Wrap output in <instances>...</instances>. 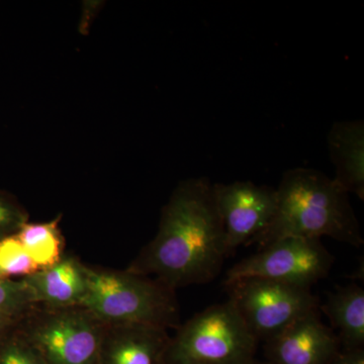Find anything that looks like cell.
I'll return each mask as SVG.
<instances>
[{"label":"cell","mask_w":364,"mask_h":364,"mask_svg":"<svg viewBox=\"0 0 364 364\" xmlns=\"http://www.w3.org/2000/svg\"><path fill=\"white\" fill-rule=\"evenodd\" d=\"M104 339L90 316L72 312L50 318L26 342L45 364H98Z\"/></svg>","instance_id":"obj_8"},{"label":"cell","mask_w":364,"mask_h":364,"mask_svg":"<svg viewBox=\"0 0 364 364\" xmlns=\"http://www.w3.org/2000/svg\"><path fill=\"white\" fill-rule=\"evenodd\" d=\"M258 343L228 299L183 326L170 345L168 364H252Z\"/></svg>","instance_id":"obj_4"},{"label":"cell","mask_w":364,"mask_h":364,"mask_svg":"<svg viewBox=\"0 0 364 364\" xmlns=\"http://www.w3.org/2000/svg\"><path fill=\"white\" fill-rule=\"evenodd\" d=\"M252 364H272L268 363V361H259V360H255Z\"/></svg>","instance_id":"obj_20"},{"label":"cell","mask_w":364,"mask_h":364,"mask_svg":"<svg viewBox=\"0 0 364 364\" xmlns=\"http://www.w3.org/2000/svg\"><path fill=\"white\" fill-rule=\"evenodd\" d=\"M334 260L321 239L284 237L230 268L224 284L256 277L311 289L329 275Z\"/></svg>","instance_id":"obj_6"},{"label":"cell","mask_w":364,"mask_h":364,"mask_svg":"<svg viewBox=\"0 0 364 364\" xmlns=\"http://www.w3.org/2000/svg\"><path fill=\"white\" fill-rule=\"evenodd\" d=\"M23 280L33 303L44 301L59 306L80 305L86 291L85 267L69 258Z\"/></svg>","instance_id":"obj_12"},{"label":"cell","mask_w":364,"mask_h":364,"mask_svg":"<svg viewBox=\"0 0 364 364\" xmlns=\"http://www.w3.org/2000/svg\"><path fill=\"white\" fill-rule=\"evenodd\" d=\"M214 195L229 257L239 246L252 243L272 222L277 189L251 181H235L214 183Z\"/></svg>","instance_id":"obj_7"},{"label":"cell","mask_w":364,"mask_h":364,"mask_svg":"<svg viewBox=\"0 0 364 364\" xmlns=\"http://www.w3.org/2000/svg\"><path fill=\"white\" fill-rule=\"evenodd\" d=\"M328 149L335 168L333 181L347 193L364 200L363 121H342L328 134Z\"/></svg>","instance_id":"obj_11"},{"label":"cell","mask_w":364,"mask_h":364,"mask_svg":"<svg viewBox=\"0 0 364 364\" xmlns=\"http://www.w3.org/2000/svg\"><path fill=\"white\" fill-rule=\"evenodd\" d=\"M32 303L23 280L14 282L0 279V313L4 316L14 315Z\"/></svg>","instance_id":"obj_16"},{"label":"cell","mask_w":364,"mask_h":364,"mask_svg":"<svg viewBox=\"0 0 364 364\" xmlns=\"http://www.w3.org/2000/svg\"><path fill=\"white\" fill-rule=\"evenodd\" d=\"M0 364H45L26 341H11L0 346Z\"/></svg>","instance_id":"obj_18"},{"label":"cell","mask_w":364,"mask_h":364,"mask_svg":"<svg viewBox=\"0 0 364 364\" xmlns=\"http://www.w3.org/2000/svg\"><path fill=\"white\" fill-rule=\"evenodd\" d=\"M86 291L80 306L95 317L127 326L164 328L176 322V305L170 287L121 273L85 267Z\"/></svg>","instance_id":"obj_3"},{"label":"cell","mask_w":364,"mask_h":364,"mask_svg":"<svg viewBox=\"0 0 364 364\" xmlns=\"http://www.w3.org/2000/svg\"><path fill=\"white\" fill-rule=\"evenodd\" d=\"M228 257L214 183L207 177L182 181L163 208L159 231L136 265L170 287L207 284Z\"/></svg>","instance_id":"obj_1"},{"label":"cell","mask_w":364,"mask_h":364,"mask_svg":"<svg viewBox=\"0 0 364 364\" xmlns=\"http://www.w3.org/2000/svg\"><path fill=\"white\" fill-rule=\"evenodd\" d=\"M275 189L274 215L252 243L262 248L284 237H330L354 247L363 245L348 193L323 172L303 167L289 170Z\"/></svg>","instance_id":"obj_2"},{"label":"cell","mask_w":364,"mask_h":364,"mask_svg":"<svg viewBox=\"0 0 364 364\" xmlns=\"http://www.w3.org/2000/svg\"><path fill=\"white\" fill-rule=\"evenodd\" d=\"M226 287L229 301L258 341H267L298 318L320 310V301L309 287L256 277Z\"/></svg>","instance_id":"obj_5"},{"label":"cell","mask_w":364,"mask_h":364,"mask_svg":"<svg viewBox=\"0 0 364 364\" xmlns=\"http://www.w3.org/2000/svg\"><path fill=\"white\" fill-rule=\"evenodd\" d=\"M337 331L343 350L364 349V291L358 284L338 287L320 305Z\"/></svg>","instance_id":"obj_13"},{"label":"cell","mask_w":364,"mask_h":364,"mask_svg":"<svg viewBox=\"0 0 364 364\" xmlns=\"http://www.w3.org/2000/svg\"><path fill=\"white\" fill-rule=\"evenodd\" d=\"M39 270L16 235L0 239V279L11 280L18 277L26 279Z\"/></svg>","instance_id":"obj_15"},{"label":"cell","mask_w":364,"mask_h":364,"mask_svg":"<svg viewBox=\"0 0 364 364\" xmlns=\"http://www.w3.org/2000/svg\"><path fill=\"white\" fill-rule=\"evenodd\" d=\"M6 317V316L4 315V314L0 313V324H1L2 321H4V318Z\"/></svg>","instance_id":"obj_21"},{"label":"cell","mask_w":364,"mask_h":364,"mask_svg":"<svg viewBox=\"0 0 364 364\" xmlns=\"http://www.w3.org/2000/svg\"><path fill=\"white\" fill-rule=\"evenodd\" d=\"M320 310L294 321L265 341L267 361L272 364H330L341 346L336 333L321 321Z\"/></svg>","instance_id":"obj_9"},{"label":"cell","mask_w":364,"mask_h":364,"mask_svg":"<svg viewBox=\"0 0 364 364\" xmlns=\"http://www.w3.org/2000/svg\"><path fill=\"white\" fill-rule=\"evenodd\" d=\"M14 235L40 270L54 267L62 260L63 241L58 222L25 223Z\"/></svg>","instance_id":"obj_14"},{"label":"cell","mask_w":364,"mask_h":364,"mask_svg":"<svg viewBox=\"0 0 364 364\" xmlns=\"http://www.w3.org/2000/svg\"><path fill=\"white\" fill-rule=\"evenodd\" d=\"M26 223L23 208L13 198L0 193V239L13 235Z\"/></svg>","instance_id":"obj_17"},{"label":"cell","mask_w":364,"mask_h":364,"mask_svg":"<svg viewBox=\"0 0 364 364\" xmlns=\"http://www.w3.org/2000/svg\"><path fill=\"white\" fill-rule=\"evenodd\" d=\"M170 345L164 328L127 326L124 331L104 339L98 364H168Z\"/></svg>","instance_id":"obj_10"},{"label":"cell","mask_w":364,"mask_h":364,"mask_svg":"<svg viewBox=\"0 0 364 364\" xmlns=\"http://www.w3.org/2000/svg\"><path fill=\"white\" fill-rule=\"evenodd\" d=\"M330 364H364V349L359 350H340Z\"/></svg>","instance_id":"obj_19"}]
</instances>
